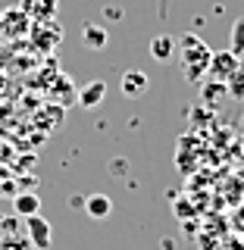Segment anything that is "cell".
<instances>
[{
    "instance_id": "9a60e30c",
    "label": "cell",
    "mask_w": 244,
    "mask_h": 250,
    "mask_svg": "<svg viewBox=\"0 0 244 250\" xmlns=\"http://www.w3.org/2000/svg\"><path fill=\"white\" fill-rule=\"evenodd\" d=\"M107 19H119V16H122V10H116V6H107Z\"/></svg>"
},
{
    "instance_id": "ba28073f",
    "label": "cell",
    "mask_w": 244,
    "mask_h": 250,
    "mask_svg": "<svg viewBox=\"0 0 244 250\" xmlns=\"http://www.w3.org/2000/svg\"><path fill=\"white\" fill-rule=\"evenodd\" d=\"M172 53H176V41H172L169 35H156V38H151V57H154L156 62H169Z\"/></svg>"
},
{
    "instance_id": "5b68a950",
    "label": "cell",
    "mask_w": 244,
    "mask_h": 250,
    "mask_svg": "<svg viewBox=\"0 0 244 250\" xmlns=\"http://www.w3.org/2000/svg\"><path fill=\"white\" fill-rule=\"evenodd\" d=\"M104 97H107V82H88L82 91H78V104H82L85 109H94V106H100L104 104Z\"/></svg>"
},
{
    "instance_id": "5bb4252c",
    "label": "cell",
    "mask_w": 244,
    "mask_h": 250,
    "mask_svg": "<svg viewBox=\"0 0 244 250\" xmlns=\"http://www.w3.org/2000/svg\"><path fill=\"white\" fill-rule=\"evenodd\" d=\"M0 250H28V241L19 234H3L0 238Z\"/></svg>"
},
{
    "instance_id": "30bf717a",
    "label": "cell",
    "mask_w": 244,
    "mask_h": 250,
    "mask_svg": "<svg viewBox=\"0 0 244 250\" xmlns=\"http://www.w3.org/2000/svg\"><path fill=\"white\" fill-rule=\"evenodd\" d=\"M122 91L129 94V97H135V94H144V91H147V75L138 72V69H129V72H122Z\"/></svg>"
},
{
    "instance_id": "7a4b0ae2",
    "label": "cell",
    "mask_w": 244,
    "mask_h": 250,
    "mask_svg": "<svg viewBox=\"0 0 244 250\" xmlns=\"http://www.w3.org/2000/svg\"><path fill=\"white\" fill-rule=\"evenodd\" d=\"M238 60L241 57H235L232 50H213V57H210V66H207V75L213 78V82H229L232 72L238 69Z\"/></svg>"
},
{
    "instance_id": "9c48e42d",
    "label": "cell",
    "mask_w": 244,
    "mask_h": 250,
    "mask_svg": "<svg viewBox=\"0 0 244 250\" xmlns=\"http://www.w3.org/2000/svg\"><path fill=\"white\" fill-rule=\"evenodd\" d=\"M13 209L16 216H38L41 213V200H38V194H16L13 197Z\"/></svg>"
},
{
    "instance_id": "8992f818",
    "label": "cell",
    "mask_w": 244,
    "mask_h": 250,
    "mask_svg": "<svg viewBox=\"0 0 244 250\" xmlns=\"http://www.w3.org/2000/svg\"><path fill=\"white\" fill-rule=\"evenodd\" d=\"M82 44L88 47V50H104V47L110 44V31L104 25H94V22H88V25L82 28Z\"/></svg>"
},
{
    "instance_id": "7c38bea8",
    "label": "cell",
    "mask_w": 244,
    "mask_h": 250,
    "mask_svg": "<svg viewBox=\"0 0 244 250\" xmlns=\"http://www.w3.org/2000/svg\"><path fill=\"white\" fill-rule=\"evenodd\" d=\"M225 97H229V91H225L222 82H203L200 84V100H207V104H219Z\"/></svg>"
},
{
    "instance_id": "4fadbf2b",
    "label": "cell",
    "mask_w": 244,
    "mask_h": 250,
    "mask_svg": "<svg viewBox=\"0 0 244 250\" xmlns=\"http://www.w3.org/2000/svg\"><path fill=\"white\" fill-rule=\"evenodd\" d=\"M229 50L235 57H244V16L232 22V31H229Z\"/></svg>"
},
{
    "instance_id": "52a82bcc",
    "label": "cell",
    "mask_w": 244,
    "mask_h": 250,
    "mask_svg": "<svg viewBox=\"0 0 244 250\" xmlns=\"http://www.w3.org/2000/svg\"><path fill=\"white\" fill-rule=\"evenodd\" d=\"M82 207H85V213L94 216V219H107L113 213V200H110L107 194H91V197L82 200Z\"/></svg>"
},
{
    "instance_id": "8fae6325",
    "label": "cell",
    "mask_w": 244,
    "mask_h": 250,
    "mask_svg": "<svg viewBox=\"0 0 244 250\" xmlns=\"http://www.w3.org/2000/svg\"><path fill=\"white\" fill-rule=\"evenodd\" d=\"M225 91L232 100H244V57L238 60V69L232 72V78L225 82Z\"/></svg>"
},
{
    "instance_id": "6da1fadb",
    "label": "cell",
    "mask_w": 244,
    "mask_h": 250,
    "mask_svg": "<svg viewBox=\"0 0 244 250\" xmlns=\"http://www.w3.org/2000/svg\"><path fill=\"white\" fill-rule=\"evenodd\" d=\"M210 57H213V50H210V44L198 38L194 31H185L182 38L176 41V53H172V60L178 62V69H182L185 82H203V75H207V66H210Z\"/></svg>"
},
{
    "instance_id": "3957f363",
    "label": "cell",
    "mask_w": 244,
    "mask_h": 250,
    "mask_svg": "<svg viewBox=\"0 0 244 250\" xmlns=\"http://www.w3.org/2000/svg\"><path fill=\"white\" fill-rule=\"evenodd\" d=\"M25 231H28V244L35 247V250H50V222H47L41 213L28 216Z\"/></svg>"
},
{
    "instance_id": "277c9868",
    "label": "cell",
    "mask_w": 244,
    "mask_h": 250,
    "mask_svg": "<svg viewBox=\"0 0 244 250\" xmlns=\"http://www.w3.org/2000/svg\"><path fill=\"white\" fill-rule=\"evenodd\" d=\"M57 0H22V13L35 22H47L57 16Z\"/></svg>"
}]
</instances>
